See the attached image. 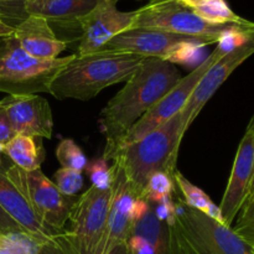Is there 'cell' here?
Wrapping results in <instances>:
<instances>
[{
	"label": "cell",
	"instance_id": "cell-1",
	"mask_svg": "<svg viewBox=\"0 0 254 254\" xmlns=\"http://www.w3.org/2000/svg\"><path fill=\"white\" fill-rule=\"evenodd\" d=\"M183 78L175 64L146 57L126 86L106 104L99 114V129L106 138L102 158L113 160L129 129L155 106Z\"/></svg>",
	"mask_w": 254,
	"mask_h": 254
},
{
	"label": "cell",
	"instance_id": "cell-2",
	"mask_svg": "<svg viewBox=\"0 0 254 254\" xmlns=\"http://www.w3.org/2000/svg\"><path fill=\"white\" fill-rule=\"evenodd\" d=\"M145 57L102 51L78 56L57 73L49 93L57 99L89 101L112 84L127 82Z\"/></svg>",
	"mask_w": 254,
	"mask_h": 254
},
{
	"label": "cell",
	"instance_id": "cell-3",
	"mask_svg": "<svg viewBox=\"0 0 254 254\" xmlns=\"http://www.w3.org/2000/svg\"><path fill=\"white\" fill-rule=\"evenodd\" d=\"M180 113L150 131L139 140L123 146L113 159L123 168L126 178L139 198L151 174L164 171L174 178L178 164L179 146L184 138Z\"/></svg>",
	"mask_w": 254,
	"mask_h": 254
},
{
	"label": "cell",
	"instance_id": "cell-4",
	"mask_svg": "<svg viewBox=\"0 0 254 254\" xmlns=\"http://www.w3.org/2000/svg\"><path fill=\"white\" fill-rule=\"evenodd\" d=\"M74 55L40 60L25 52L14 37L0 39V92L7 96L49 93L55 77Z\"/></svg>",
	"mask_w": 254,
	"mask_h": 254
},
{
	"label": "cell",
	"instance_id": "cell-5",
	"mask_svg": "<svg viewBox=\"0 0 254 254\" xmlns=\"http://www.w3.org/2000/svg\"><path fill=\"white\" fill-rule=\"evenodd\" d=\"M237 25L240 24L217 25L205 21L196 15L192 7L188 6L181 0H151L145 6L134 11L130 29L143 27L163 30L173 34L202 39L211 45L217 44L225 32L230 31Z\"/></svg>",
	"mask_w": 254,
	"mask_h": 254
},
{
	"label": "cell",
	"instance_id": "cell-6",
	"mask_svg": "<svg viewBox=\"0 0 254 254\" xmlns=\"http://www.w3.org/2000/svg\"><path fill=\"white\" fill-rule=\"evenodd\" d=\"M174 207L176 226L191 254H254L233 228L189 207L183 198H176Z\"/></svg>",
	"mask_w": 254,
	"mask_h": 254
},
{
	"label": "cell",
	"instance_id": "cell-7",
	"mask_svg": "<svg viewBox=\"0 0 254 254\" xmlns=\"http://www.w3.org/2000/svg\"><path fill=\"white\" fill-rule=\"evenodd\" d=\"M5 174L26 198L37 220L52 236L66 231L64 226L76 198L62 195L40 169L24 171L11 165Z\"/></svg>",
	"mask_w": 254,
	"mask_h": 254
},
{
	"label": "cell",
	"instance_id": "cell-8",
	"mask_svg": "<svg viewBox=\"0 0 254 254\" xmlns=\"http://www.w3.org/2000/svg\"><path fill=\"white\" fill-rule=\"evenodd\" d=\"M207 45H210L207 41L197 37L173 34L163 30L133 27L117 35L102 50L139 55L145 59L155 57L174 64L183 61L184 56Z\"/></svg>",
	"mask_w": 254,
	"mask_h": 254
},
{
	"label": "cell",
	"instance_id": "cell-9",
	"mask_svg": "<svg viewBox=\"0 0 254 254\" xmlns=\"http://www.w3.org/2000/svg\"><path fill=\"white\" fill-rule=\"evenodd\" d=\"M112 190H99L91 186L72 206L67 231L76 245L87 254H102L106 242Z\"/></svg>",
	"mask_w": 254,
	"mask_h": 254
},
{
	"label": "cell",
	"instance_id": "cell-10",
	"mask_svg": "<svg viewBox=\"0 0 254 254\" xmlns=\"http://www.w3.org/2000/svg\"><path fill=\"white\" fill-rule=\"evenodd\" d=\"M228 52L227 50L223 46H221L220 44H217L216 49L213 50L212 54L207 57V59L203 60L197 67L192 69L190 73L186 77H183L180 79L178 84L171 89L169 93H166L155 106L151 107L133 127L128 130V133L124 135L123 140L121 144V150L123 146L128 145V144L134 143V141L139 140L143 136H145L146 134H149L150 131L155 130L159 127L163 126L164 123H166L168 121H170L173 117H175L176 114L180 113L183 111V108L185 107V104L188 103L189 98L192 94L193 89L196 88V86L198 84V82L201 81V78L203 77V74L207 72V69L215 64L217 60H220L223 55ZM118 150V151H119ZM117 151V153H118Z\"/></svg>",
	"mask_w": 254,
	"mask_h": 254
},
{
	"label": "cell",
	"instance_id": "cell-11",
	"mask_svg": "<svg viewBox=\"0 0 254 254\" xmlns=\"http://www.w3.org/2000/svg\"><path fill=\"white\" fill-rule=\"evenodd\" d=\"M252 55H254V22L246 31V37L242 44L226 52L220 60H217L207 69L196 88L193 89L188 103L181 111L184 134L188 131L205 104L212 98L213 94L225 83L231 73Z\"/></svg>",
	"mask_w": 254,
	"mask_h": 254
},
{
	"label": "cell",
	"instance_id": "cell-12",
	"mask_svg": "<svg viewBox=\"0 0 254 254\" xmlns=\"http://www.w3.org/2000/svg\"><path fill=\"white\" fill-rule=\"evenodd\" d=\"M127 246L129 254H191L176 222H161L151 202L148 210L134 221Z\"/></svg>",
	"mask_w": 254,
	"mask_h": 254
},
{
	"label": "cell",
	"instance_id": "cell-13",
	"mask_svg": "<svg viewBox=\"0 0 254 254\" xmlns=\"http://www.w3.org/2000/svg\"><path fill=\"white\" fill-rule=\"evenodd\" d=\"M134 11H121L117 4L111 1L99 2L88 14L79 19L78 56L98 52L117 35L130 29Z\"/></svg>",
	"mask_w": 254,
	"mask_h": 254
},
{
	"label": "cell",
	"instance_id": "cell-14",
	"mask_svg": "<svg viewBox=\"0 0 254 254\" xmlns=\"http://www.w3.org/2000/svg\"><path fill=\"white\" fill-rule=\"evenodd\" d=\"M112 170V198L107 225L106 242L102 254H109L117 246L128 242L133 230V208L139 196L128 183L121 163L113 159Z\"/></svg>",
	"mask_w": 254,
	"mask_h": 254
},
{
	"label": "cell",
	"instance_id": "cell-15",
	"mask_svg": "<svg viewBox=\"0 0 254 254\" xmlns=\"http://www.w3.org/2000/svg\"><path fill=\"white\" fill-rule=\"evenodd\" d=\"M15 135L51 139L54 119L50 103L39 94L6 96L0 101Z\"/></svg>",
	"mask_w": 254,
	"mask_h": 254
},
{
	"label": "cell",
	"instance_id": "cell-16",
	"mask_svg": "<svg viewBox=\"0 0 254 254\" xmlns=\"http://www.w3.org/2000/svg\"><path fill=\"white\" fill-rule=\"evenodd\" d=\"M254 170V134L247 128L233 161L227 188L218 206L223 225L231 227L250 193Z\"/></svg>",
	"mask_w": 254,
	"mask_h": 254
},
{
	"label": "cell",
	"instance_id": "cell-17",
	"mask_svg": "<svg viewBox=\"0 0 254 254\" xmlns=\"http://www.w3.org/2000/svg\"><path fill=\"white\" fill-rule=\"evenodd\" d=\"M14 37L21 49L32 57L54 60L66 49V42L60 40L46 19L29 15L14 29Z\"/></svg>",
	"mask_w": 254,
	"mask_h": 254
},
{
	"label": "cell",
	"instance_id": "cell-18",
	"mask_svg": "<svg viewBox=\"0 0 254 254\" xmlns=\"http://www.w3.org/2000/svg\"><path fill=\"white\" fill-rule=\"evenodd\" d=\"M102 1L104 0H32L27 1V12L44 17L51 26L79 29V19Z\"/></svg>",
	"mask_w": 254,
	"mask_h": 254
},
{
	"label": "cell",
	"instance_id": "cell-19",
	"mask_svg": "<svg viewBox=\"0 0 254 254\" xmlns=\"http://www.w3.org/2000/svg\"><path fill=\"white\" fill-rule=\"evenodd\" d=\"M0 206L21 226L25 232L42 238L52 237L51 233L37 220L24 195L2 170H0Z\"/></svg>",
	"mask_w": 254,
	"mask_h": 254
},
{
	"label": "cell",
	"instance_id": "cell-20",
	"mask_svg": "<svg viewBox=\"0 0 254 254\" xmlns=\"http://www.w3.org/2000/svg\"><path fill=\"white\" fill-rule=\"evenodd\" d=\"M4 154L12 161V165L24 171L39 170L44 155L41 148H37L35 138L14 135L4 145Z\"/></svg>",
	"mask_w": 254,
	"mask_h": 254
},
{
	"label": "cell",
	"instance_id": "cell-21",
	"mask_svg": "<svg viewBox=\"0 0 254 254\" xmlns=\"http://www.w3.org/2000/svg\"><path fill=\"white\" fill-rule=\"evenodd\" d=\"M174 181H175L176 186H178L181 195H183V201L185 202V205L193 208V210H197L200 212L205 213L208 217L213 218V220L218 221V222L223 223L220 207L212 202V200H211L207 193L203 192L200 188L195 186L193 184H191L178 170H176L175 175H174Z\"/></svg>",
	"mask_w": 254,
	"mask_h": 254
},
{
	"label": "cell",
	"instance_id": "cell-22",
	"mask_svg": "<svg viewBox=\"0 0 254 254\" xmlns=\"http://www.w3.org/2000/svg\"><path fill=\"white\" fill-rule=\"evenodd\" d=\"M196 15L211 24H242L246 19L238 16L226 0H206L192 7Z\"/></svg>",
	"mask_w": 254,
	"mask_h": 254
},
{
	"label": "cell",
	"instance_id": "cell-23",
	"mask_svg": "<svg viewBox=\"0 0 254 254\" xmlns=\"http://www.w3.org/2000/svg\"><path fill=\"white\" fill-rule=\"evenodd\" d=\"M50 240L27 232H12L0 235V247L12 254H41Z\"/></svg>",
	"mask_w": 254,
	"mask_h": 254
},
{
	"label": "cell",
	"instance_id": "cell-24",
	"mask_svg": "<svg viewBox=\"0 0 254 254\" xmlns=\"http://www.w3.org/2000/svg\"><path fill=\"white\" fill-rule=\"evenodd\" d=\"M175 190V181L169 174L164 171H156L151 174L143 191L141 198L151 203H158L166 198L173 197Z\"/></svg>",
	"mask_w": 254,
	"mask_h": 254
},
{
	"label": "cell",
	"instance_id": "cell-25",
	"mask_svg": "<svg viewBox=\"0 0 254 254\" xmlns=\"http://www.w3.org/2000/svg\"><path fill=\"white\" fill-rule=\"evenodd\" d=\"M56 158L62 168L83 171L88 160L82 149L72 139H64L56 148Z\"/></svg>",
	"mask_w": 254,
	"mask_h": 254
},
{
	"label": "cell",
	"instance_id": "cell-26",
	"mask_svg": "<svg viewBox=\"0 0 254 254\" xmlns=\"http://www.w3.org/2000/svg\"><path fill=\"white\" fill-rule=\"evenodd\" d=\"M52 183L62 195L73 197L83 188V176L81 171L62 168L54 174Z\"/></svg>",
	"mask_w": 254,
	"mask_h": 254
},
{
	"label": "cell",
	"instance_id": "cell-27",
	"mask_svg": "<svg viewBox=\"0 0 254 254\" xmlns=\"http://www.w3.org/2000/svg\"><path fill=\"white\" fill-rule=\"evenodd\" d=\"M47 245L55 251L56 254H87L76 245V242L72 240L67 231L56 236H52ZM109 254H129L128 246H127V243L117 246Z\"/></svg>",
	"mask_w": 254,
	"mask_h": 254
},
{
	"label": "cell",
	"instance_id": "cell-28",
	"mask_svg": "<svg viewBox=\"0 0 254 254\" xmlns=\"http://www.w3.org/2000/svg\"><path fill=\"white\" fill-rule=\"evenodd\" d=\"M29 16L27 0H0V20L12 29Z\"/></svg>",
	"mask_w": 254,
	"mask_h": 254
},
{
	"label": "cell",
	"instance_id": "cell-29",
	"mask_svg": "<svg viewBox=\"0 0 254 254\" xmlns=\"http://www.w3.org/2000/svg\"><path fill=\"white\" fill-rule=\"evenodd\" d=\"M241 215L236 222L233 231L245 242L254 247V197L248 200L243 205Z\"/></svg>",
	"mask_w": 254,
	"mask_h": 254
},
{
	"label": "cell",
	"instance_id": "cell-30",
	"mask_svg": "<svg viewBox=\"0 0 254 254\" xmlns=\"http://www.w3.org/2000/svg\"><path fill=\"white\" fill-rule=\"evenodd\" d=\"M84 170L88 174L91 179L92 186L99 189V190H108L112 185V170L108 165V161L103 158L96 159L87 164Z\"/></svg>",
	"mask_w": 254,
	"mask_h": 254
},
{
	"label": "cell",
	"instance_id": "cell-31",
	"mask_svg": "<svg viewBox=\"0 0 254 254\" xmlns=\"http://www.w3.org/2000/svg\"><path fill=\"white\" fill-rule=\"evenodd\" d=\"M12 232H25L21 228V226L10 217L4 208L0 206V235H7V233Z\"/></svg>",
	"mask_w": 254,
	"mask_h": 254
},
{
	"label": "cell",
	"instance_id": "cell-32",
	"mask_svg": "<svg viewBox=\"0 0 254 254\" xmlns=\"http://www.w3.org/2000/svg\"><path fill=\"white\" fill-rule=\"evenodd\" d=\"M14 135V131L10 127L9 121H7L6 113H5L4 108L0 106V144L5 145Z\"/></svg>",
	"mask_w": 254,
	"mask_h": 254
},
{
	"label": "cell",
	"instance_id": "cell-33",
	"mask_svg": "<svg viewBox=\"0 0 254 254\" xmlns=\"http://www.w3.org/2000/svg\"><path fill=\"white\" fill-rule=\"evenodd\" d=\"M12 34H14V29H12L11 26H9V25L4 24V22L0 20V39H2V37L11 36Z\"/></svg>",
	"mask_w": 254,
	"mask_h": 254
},
{
	"label": "cell",
	"instance_id": "cell-34",
	"mask_svg": "<svg viewBox=\"0 0 254 254\" xmlns=\"http://www.w3.org/2000/svg\"><path fill=\"white\" fill-rule=\"evenodd\" d=\"M248 129H251V130H252L253 134H254V116H253V118L251 119L250 124H248ZM252 197H254V170H253V178H252V183H251L250 193H248L247 201L251 200V198H252ZM247 201H246V202H247ZM246 202H245V203H246Z\"/></svg>",
	"mask_w": 254,
	"mask_h": 254
},
{
	"label": "cell",
	"instance_id": "cell-35",
	"mask_svg": "<svg viewBox=\"0 0 254 254\" xmlns=\"http://www.w3.org/2000/svg\"><path fill=\"white\" fill-rule=\"evenodd\" d=\"M181 1H183V2H185V4L188 5V6H190V7H193V6H196V5L201 4V2L206 1V0H181Z\"/></svg>",
	"mask_w": 254,
	"mask_h": 254
},
{
	"label": "cell",
	"instance_id": "cell-36",
	"mask_svg": "<svg viewBox=\"0 0 254 254\" xmlns=\"http://www.w3.org/2000/svg\"><path fill=\"white\" fill-rule=\"evenodd\" d=\"M47 243H49V242H47ZM41 254H56V253H55V251L52 250V248L50 247L49 245H46V246H45V247H44V250H42Z\"/></svg>",
	"mask_w": 254,
	"mask_h": 254
},
{
	"label": "cell",
	"instance_id": "cell-37",
	"mask_svg": "<svg viewBox=\"0 0 254 254\" xmlns=\"http://www.w3.org/2000/svg\"><path fill=\"white\" fill-rule=\"evenodd\" d=\"M4 154V145L0 144V163H1V155Z\"/></svg>",
	"mask_w": 254,
	"mask_h": 254
},
{
	"label": "cell",
	"instance_id": "cell-38",
	"mask_svg": "<svg viewBox=\"0 0 254 254\" xmlns=\"http://www.w3.org/2000/svg\"><path fill=\"white\" fill-rule=\"evenodd\" d=\"M0 254H12V253H10L9 251H6V250H5V248L0 247Z\"/></svg>",
	"mask_w": 254,
	"mask_h": 254
},
{
	"label": "cell",
	"instance_id": "cell-39",
	"mask_svg": "<svg viewBox=\"0 0 254 254\" xmlns=\"http://www.w3.org/2000/svg\"><path fill=\"white\" fill-rule=\"evenodd\" d=\"M108 1H111V2H114V4H117V1H119V0H108Z\"/></svg>",
	"mask_w": 254,
	"mask_h": 254
},
{
	"label": "cell",
	"instance_id": "cell-40",
	"mask_svg": "<svg viewBox=\"0 0 254 254\" xmlns=\"http://www.w3.org/2000/svg\"><path fill=\"white\" fill-rule=\"evenodd\" d=\"M27 1H32V0H27Z\"/></svg>",
	"mask_w": 254,
	"mask_h": 254
},
{
	"label": "cell",
	"instance_id": "cell-41",
	"mask_svg": "<svg viewBox=\"0 0 254 254\" xmlns=\"http://www.w3.org/2000/svg\"><path fill=\"white\" fill-rule=\"evenodd\" d=\"M253 251H254V247H253Z\"/></svg>",
	"mask_w": 254,
	"mask_h": 254
}]
</instances>
